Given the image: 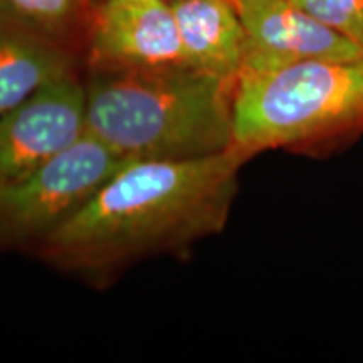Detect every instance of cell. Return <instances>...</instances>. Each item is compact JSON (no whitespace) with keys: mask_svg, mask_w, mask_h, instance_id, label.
Returning a JSON list of instances; mask_svg holds the SVG:
<instances>
[{"mask_svg":"<svg viewBox=\"0 0 363 363\" xmlns=\"http://www.w3.org/2000/svg\"><path fill=\"white\" fill-rule=\"evenodd\" d=\"M187 65L235 81L246 59V30L234 0H170Z\"/></svg>","mask_w":363,"mask_h":363,"instance_id":"obj_9","label":"cell"},{"mask_svg":"<svg viewBox=\"0 0 363 363\" xmlns=\"http://www.w3.org/2000/svg\"><path fill=\"white\" fill-rule=\"evenodd\" d=\"M101 2H104V0H89V4H91V6H93V7H96L98 4H101ZM169 2H170V0H169Z\"/></svg>","mask_w":363,"mask_h":363,"instance_id":"obj_12","label":"cell"},{"mask_svg":"<svg viewBox=\"0 0 363 363\" xmlns=\"http://www.w3.org/2000/svg\"><path fill=\"white\" fill-rule=\"evenodd\" d=\"M246 160L233 147L189 160L126 162L34 254L61 271L104 276L189 247L224 229Z\"/></svg>","mask_w":363,"mask_h":363,"instance_id":"obj_1","label":"cell"},{"mask_svg":"<svg viewBox=\"0 0 363 363\" xmlns=\"http://www.w3.org/2000/svg\"><path fill=\"white\" fill-rule=\"evenodd\" d=\"M81 69L78 54L0 7V115Z\"/></svg>","mask_w":363,"mask_h":363,"instance_id":"obj_8","label":"cell"},{"mask_svg":"<svg viewBox=\"0 0 363 363\" xmlns=\"http://www.w3.org/2000/svg\"><path fill=\"white\" fill-rule=\"evenodd\" d=\"M84 133L81 72L43 86L0 115V187L38 169Z\"/></svg>","mask_w":363,"mask_h":363,"instance_id":"obj_6","label":"cell"},{"mask_svg":"<svg viewBox=\"0 0 363 363\" xmlns=\"http://www.w3.org/2000/svg\"><path fill=\"white\" fill-rule=\"evenodd\" d=\"M179 66L189 65L169 0H104L93 7L83 69Z\"/></svg>","mask_w":363,"mask_h":363,"instance_id":"obj_5","label":"cell"},{"mask_svg":"<svg viewBox=\"0 0 363 363\" xmlns=\"http://www.w3.org/2000/svg\"><path fill=\"white\" fill-rule=\"evenodd\" d=\"M363 51V0H294Z\"/></svg>","mask_w":363,"mask_h":363,"instance_id":"obj_11","label":"cell"},{"mask_svg":"<svg viewBox=\"0 0 363 363\" xmlns=\"http://www.w3.org/2000/svg\"><path fill=\"white\" fill-rule=\"evenodd\" d=\"M126 162L86 131L38 169L0 187V249L34 252Z\"/></svg>","mask_w":363,"mask_h":363,"instance_id":"obj_4","label":"cell"},{"mask_svg":"<svg viewBox=\"0 0 363 363\" xmlns=\"http://www.w3.org/2000/svg\"><path fill=\"white\" fill-rule=\"evenodd\" d=\"M83 71L86 131L125 160H189L234 147L235 81L189 66Z\"/></svg>","mask_w":363,"mask_h":363,"instance_id":"obj_2","label":"cell"},{"mask_svg":"<svg viewBox=\"0 0 363 363\" xmlns=\"http://www.w3.org/2000/svg\"><path fill=\"white\" fill-rule=\"evenodd\" d=\"M234 6L246 30V59L240 72L363 56L360 48L294 0H234Z\"/></svg>","mask_w":363,"mask_h":363,"instance_id":"obj_7","label":"cell"},{"mask_svg":"<svg viewBox=\"0 0 363 363\" xmlns=\"http://www.w3.org/2000/svg\"><path fill=\"white\" fill-rule=\"evenodd\" d=\"M363 128V56L240 72L234 86V148L247 158Z\"/></svg>","mask_w":363,"mask_h":363,"instance_id":"obj_3","label":"cell"},{"mask_svg":"<svg viewBox=\"0 0 363 363\" xmlns=\"http://www.w3.org/2000/svg\"><path fill=\"white\" fill-rule=\"evenodd\" d=\"M0 7L83 59L93 17L89 0H0Z\"/></svg>","mask_w":363,"mask_h":363,"instance_id":"obj_10","label":"cell"}]
</instances>
